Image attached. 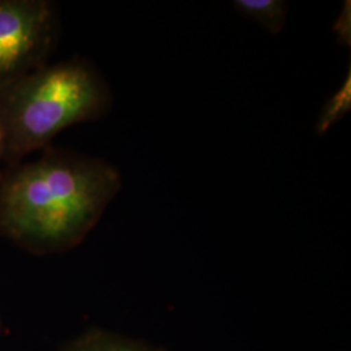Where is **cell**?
Wrapping results in <instances>:
<instances>
[{
  "instance_id": "3957f363",
  "label": "cell",
  "mask_w": 351,
  "mask_h": 351,
  "mask_svg": "<svg viewBox=\"0 0 351 351\" xmlns=\"http://www.w3.org/2000/svg\"><path fill=\"white\" fill-rule=\"evenodd\" d=\"M56 24L45 0H0V91L46 65Z\"/></svg>"
},
{
  "instance_id": "277c9868",
  "label": "cell",
  "mask_w": 351,
  "mask_h": 351,
  "mask_svg": "<svg viewBox=\"0 0 351 351\" xmlns=\"http://www.w3.org/2000/svg\"><path fill=\"white\" fill-rule=\"evenodd\" d=\"M234 8L255 20L261 26L271 33H280L287 24L288 5L281 0H236Z\"/></svg>"
},
{
  "instance_id": "52a82bcc",
  "label": "cell",
  "mask_w": 351,
  "mask_h": 351,
  "mask_svg": "<svg viewBox=\"0 0 351 351\" xmlns=\"http://www.w3.org/2000/svg\"><path fill=\"white\" fill-rule=\"evenodd\" d=\"M4 155V134H3V129L0 125V158Z\"/></svg>"
},
{
  "instance_id": "6da1fadb",
  "label": "cell",
  "mask_w": 351,
  "mask_h": 351,
  "mask_svg": "<svg viewBox=\"0 0 351 351\" xmlns=\"http://www.w3.org/2000/svg\"><path fill=\"white\" fill-rule=\"evenodd\" d=\"M121 189L107 162L65 151L26 164L0 185V229L40 250L77 243Z\"/></svg>"
},
{
  "instance_id": "5b68a950",
  "label": "cell",
  "mask_w": 351,
  "mask_h": 351,
  "mask_svg": "<svg viewBox=\"0 0 351 351\" xmlns=\"http://www.w3.org/2000/svg\"><path fill=\"white\" fill-rule=\"evenodd\" d=\"M350 104V84L348 88H342L339 94L329 101V107L324 111L322 116V129L324 130L330 124H333L337 117L346 112V108H349Z\"/></svg>"
},
{
  "instance_id": "8992f818",
  "label": "cell",
  "mask_w": 351,
  "mask_h": 351,
  "mask_svg": "<svg viewBox=\"0 0 351 351\" xmlns=\"http://www.w3.org/2000/svg\"><path fill=\"white\" fill-rule=\"evenodd\" d=\"M71 351H141L123 342L110 339H93L85 342Z\"/></svg>"
},
{
  "instance_id": "7a4b0ae2",
  "label": "cell",
  "mask_w": 351,
  "mask_h": 351,
  "mask_svg": "<svg viewBox=\"0 0 351 351\" xmlns=\"http://www.w3.org/2000/svg\"><path fill=\"white\" fill-rule=\"evenodd\" d=\"M110 104V90L90 64L45 65L0 91L4 155L42 149L65 128L101 117Z\"/></svg>"
}]
</instances>
